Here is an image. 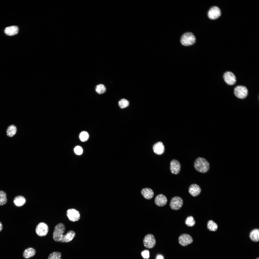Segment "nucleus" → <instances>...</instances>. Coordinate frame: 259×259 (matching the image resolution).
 Segmentation results:
<instances>
[{"label": "nucleus", "instance_id": "16", "mask_svg": "<svg viewBox=\"0 0 259 259\" xmlns=\"http://www.w3.org/2000/svg\"><path fill=\"white\" fill-rule=\"evenodd\" d=\"M75 235V232L73 230L68 231L65 235H63L60 241L62 242H67L71 241Z\"/></svg>", "mask_w": 259, "mask_h": 259}, {"label": "nucleus", "instance_id": "27", "mask_svg": "<svg viewBox=\"0 0 259 259\" xmlns=\"http://www.w3.org/2000/svg\"><path fill=\"white\" fill-rule=\"evenodd\" d=\"M61 256V253L58 252H53L50 254L47 259H62L60 258Z\"/></svg>", "mask_w": 259, "mask_h": 259}, {"label": "nucleus", "instance_id": "34", "mask_svg": "<svg viewBox=\"0 0 259 259\" xmlns=\"http://www.w3.org/2000/svg\"><path fill=\"white\" fill-rule=\"evenodd\" d=\"M256 259H259V258H257Z\"/></svg>", "mask_w": 259, "mask_h": 259}, {"label": "nucleus", "instance_id": "10", "mask_svg": "<svg viewBox=\"0 0 259 259\" xmlns=\"http://www.w3.org/2000/svg\"><path fill=\"white\" fill-rule=\"evenodd\" d=\"M221 14V11L220 9L216 6L212 7L209 10L208 16L209 18L211 19H215L219 17Z\"/></svg>", "mask_w": 259, "mask_h": 259}, {"label": "nucleus", "instance_id": "26", "mask_svg": "<svg viewBox=\"0 0 259 259\" xmlns=\"http://www.w3.org/2000/svg\"><path fill=\"white\" fill-rule=\"evenodd\" d=\"M186 225L189 227H192L195 224V221L193 217L191 216L188 217L185 221Z\"/></svg>", "mask_w": 259, "mask_h": 259}, {"label": "nucleus", "instance_id": "33", "mask_svg": "<svg viewBox=\"0 0 259 259\" xmlns=\"http://www.w3.org/2000/svg\"><path fill=\"white\" fill-rule=\"evenodd\" d=\"M2 224L1 222L0 221V232L2 230Z\"/></svg>", "mask_w": 259, "mask_h": 259}, {"label": "nucleus", "instance_id": "6", "mask_svg": "<svg viewBox=\"0 0 259 259\" xmlns=\"http://www.w3.org/2000/svg\"><path fill=\"white\" fill-rule=\"evenodd\" d=\"M183 203V200L181 198L178 196H175L171 199L170 203V206L172 209L177 210L182 207Z\"/></svg>", "mask_w": 259, "mask_h": 259}, {"label": "nucleus", "instance_id": "5", "mask_svg": "<svg viewBox=\"0 0 259 259\" xmlns=\"http://www.w3.org/2000/svg\"><path fill=\"white\" fill-rule=\"evenodd\" d=\"M143 242L144 245L148 249H151L155 246L156 241L155 238L153 235L148 234L144 237Z\"/></svg>", "mask_w": 259, "mask_h": 259}, {"label": "nucleus", "instance_id": "29", "mask_svg": "<svg viewBox=\"0 0 259 259\" xmlns=\"http://www.w3.org/2000/svg\"><path fill=\"white\" fill-rule=\"evenodd\" d=\"M89 135L88 133L85 131H83L81 132L79 135V138L80 140L82 142H84L87 141L89 138Z\"/></svg>", "mask_w": 259, "mask_h": 259}, {"label": "nucleus", "instance_id": "30", "mask_svg": "<svg viewBox=\"0 0 259 259\" xmlns=\"http://www.w3.org/2000/svg\"><path fill=\"white\" fill-rule=\"evenodd\" d=\"M74 151L76 154L78 155H80L83 152V149L82 147L80 146H76L74 149Z\"/></svg>", "mask_w": 259, "mask_h": 259}, {"label": "nucleus", "instance_id": "2", "mask_svg": "<svg viewBox=\"0 0 259 259\" xmlns=\"http://www.w3.org/2000/svg\"><path fill=\"white\" fill-rule=\"evenodd\" d=\"M65 228L64 224L61 223L58 224L55 227L53 234V239L57 242L60 241Z\"/></svg>", "mask_w": 259, "mask_h": 259}, {"label": "nucleus", "instance_id": "11", "mask_svg": "<svg viewBox=\"0 0 259 259\" xmlns=\"http://www.w3.org/2000/svg\"><path fill=\"white\" fill-rule=\"evenodd\" d=\"M223 78L225 82L229 85H233L236 82L235 76L231 72L228 71L225 72L223 75Z\"/></svg>", "mask_w": 259, "mask_h": 259}, {"label": "nucleus", "instance_id": "28", "mask_svg": "<svg viewBox=\"0 0 259 259\" xmlns=\"http://www.w3.org/2000/svg\"><path fill=\"white\" fill-rule=\"evenodd\" d=\"M129 104L128 101L125 99H121L118 102L119 106L121 108H124L127 107Z\"/></svg>", "mask_w": 259, "mask_h": 259}, {"label": "nucleus", "instance_id": "8", "mask_svg": "<svg viewBox=\"0 0 259 259\" xmlns=\"http://www.w3.org/2000/svg\"><path fill=\"white\" fill-rule=\"evenodd\" d=\"M67 215L69 219L73 222L78 221L80 218V214L79 212L73 208L69 209L67 210Z\"/></svg>", "mask_w": 259, "mask_h": 259}, {"label": "nucleus", "instance_id": "9", "mask_svg": "<svg viewBox=\"0 0 259 259\" xmlns=\"http://www.w3.org/2000/svg\"><path fill=\"white\" fill-rule=\"evenodd\" d=\"M179 242L180 245L185 246L193 242L192 237L187 234H183L180 235L178 238Z\"/></svg>", "mask_w": 259, "mask_h": 259}, {"label": "nucleus", "instance_id": "1", "mask_svg": "<svg viewBox=\"0 0 259 259\" xmlns=\"http://www.w3.org/2000/svg\"><path fill=\"white\" fill-rule=\"evenodd\" d=\"M195 169L200 172L205 173L207 172L210 168V164L205 158L201 157L197 158L194 164Z\"/></svg>", "mask_w": 259, "mask_h": 259}, {"label": "nucleus", "instance_id": "24", "mask_svg": "<svg viewBox=\"0 0 259 259\" xmlns=\"http://www.w3.org/2000/svg\"><path fill=\"white\" fill-rule=\"evenodd\" d=\"M7 202L6 193L3 191L0 190V206L5 204Z\"/></svg>", "mask_w": 259, "mask_h": 259}, {"label": "nucleus", "instance_id": "20", "mask_svg": "<svg viewBox=\"0 0 259 259\" xmlns=\"http://www.w3.org/2000/svg\"><path fill=\"white\" fill-rule=\"evenodd\" d=\"M35 253V250L34 248L32 247L29 248L24 251L23 256L25 259H28L34 256Z\"/></svg>", "mask_w": 259, "mask_h": 259}, {"label": "nucleus", "instance_id": "21", "mask_svg": "<svg viewBox=\"0 0 259 259\" xmlns=\"http://www.w3.org/2000/svg\"><path fill=\"white\" fill-rule=\"evenodd\" d=\"M17 131V128L14 125H11L7 128L6 132L7 136L9 137H12L16 134Z\"/></svg>", "mask_w": 259, "mask_h": 259}, {"label": "nucleus", "instance_id": "15", "mask_svg": "<svg viewBox=\"0 0 259 259\" xmlns=\"http://www.w3.org/2000/svg\"><path fill=\"white\" fill-rule=\"evenodd\" d=\"M153 149L154 152L155 154L158 155H160L164 152L165 147L162 142H159L154 145Z\"/></svg>", "mask_w": 259, "mask_h": 259}, {"label": "nucleus", "instance_id": "25", "mask_svg": "<svg viewBox=\"0 0 259 259\" xmlns=\"http://www.w3.org/2000/svg\"><path fill=\"white\" fill-rule=\"evenodd\" d=\"M95 90L97 93L99 94H102L105 92L106 88L103 84H100L96 86Z\"/></svg>", "mask_w": 259, "mask_h": 259}, {"label": "nucleus", "instance_id": "18", "mask_svg": "<svg viewBox=\"0 0 259 259\" xmlns=\"http://www.w3.org/2000/svg\"><path fill=\"white\" fill-rule=\"evenodd\" d=\"M18 26H12L6 28L4 30V32L7 35L12 36L17 34L18 32Z\"/></svg>", "mask_w": 259, "mask_h": 259}, {"label": "nucleus", "instance_id": "3", "mask_svg": "<svg viewBox=\"0 0 259 259\" xmlns=\"http://www.w3.org/2000/svg\"><path fill=\"white\" fill-rule=\"evenodd\" d=\"M195 36L192 33L187 32L183 34L181 39V42L183 45L188 46L194 44L195 42Z\"/></svg>", "mask_w": 259, "mask_h": 259}, {"label": "nucleus", "instance_id": "13", "mask_svg": "<svg viewBox=\"0 0 259 259\" xmlns=\"http://www.w3.org/2000/svg\"><path fill=\"white\" fill-rule=\"evenodd\" d=\"M167 201L166 197L164 195L161 194L158 195L156 197L154 202L157 206H163L166 204Z\"/></svg>", "mask_w": 259, "mask_h": 259}, {"label": "nucleus", "instance_id": "23", "mask_svg": "<svg viewBox=\"0 0 259 259\" xmlns=\"http://www.w3.org/2000/svg\"><path fill=\"white\" fill-rule=\"evenodd\" d=\"M207 229L210 231H215L218 228L217 224L212 220L209 221L207 224Z\"/></svg>", "mask_w": 259, "mask_h": 259}, {"label": "nucleus", "instance_id": "19", "mask_svg": "<svg viewBox=\"0 0 259 259\" xmlns=\"http://www.w3.org/2000/svg\"><path fill=\"white\" fill-rule=\"evenodd\" d=\"M26 199L25 198L21 195H18L14 198L13 202L14 205L18 207H20L23 205L25 203Z\"/></svg>", "mask_w": 259, "mask_h": 259}, {"label": "nucleus", "instance_id": "22", "mask_svg": "<svg viewBox=\"0 0 259 259\" xmlns=\"http://www.w3.org/2000/svg\"><path fill=\"white\" fill-rule=\"evenodd\" d=\"M250 239L252 241L258 242L259 240V230L258 229H255L252 230L250 234Z\"/></svg>", "mask_w": 259, "mask_h": 259}, {"label": "nucleus", "instance_id": "31", "mask_svg": "<svg viewBox=\"0 0 259 259\" xmlns=\"http://www.w3.org/2000/svg\"><path fill=\"white\" fill-rule=\"evenodd\" d=\"M142 256L144 259H148L149 257V251L147 250H145L142 251L141 253Z\"/></svg>", "mask_w": 259, "mask_h": 259}, {"label": "nucleus", "instance_id": "7", "mask_svg": "<svg viewBox=\"0 0 259 259\" xmlns=\"http://www.w3.org/2000/svg\"><path fill=\"white\" fill-rule=\"evenodd\" d=\"M48 230V227L47 225L45 223L41 222L37 225L35 229V232L39 236H43L47 235Z\"/></svg>", "mask_w": 259, "mask_h": 259}, {"label": "nucleus", "instance_id": "32", "mask_svg": "<svg viewBox=\"0 0 259 259\" xmlns=\"http://www.w3.org/2000/svg\"><path fill=\"white\" fill-rule=\"evenodd\" d=\"M156 259H163V256L161 255H159L157 256Z\"/></svg>", "mask_w": 259, "mask_h": 259}, {"label": "nucleus", "instance_id": "4", "mask_svg": "<svg viewBox=\"0 0 259 259\" xmlns=\"http://www.w3.org/2000/svg\"><path fill=\"white\" fill-rule=\"evenodd\" d=\"M234 93L235 96L237 98L240 99H243L247 95L248 91L245 86H238L235 88Z\"/></svg>", "mask_w": 259, "mask_h": 259}, {"label": "nucleus", "instance_id": "14", "mask_svg": "<svg viewBox=\"0 0 259 259\" xmlns=\"http://www.w3.org/2000/svg\"><path fill=\"white\" fill-rule=\"evenodd\" d=\"M188 191L191 195L195 197L197 196L200 194L201 189L199 185L196 184H193L189 186Z\"/></svg>", "mask_w": 259, "mask_h": 259}, {"label": "nucleus", "instance_id": "12", "mask_svg": "<svg viewBox=\"0 0 259 259\" xmlns=\"http://www.w3.org/2000/svg\"><path fill=\"white\" fill-rule=\"evenodd\" d=\"M181 168V164L178 160L173 159L171 161L170 170L172 173L176 175L178 174L180 172Z\"/></svg>", "mask_w": 259, "mask_h": 259}, {"label": "nucleus", "instance_id": "17", "mask_svg": "<svg viewBox=\"0 0 259 259\" xmlns=\"http://www.w3.org/2000/svg\"><path fill=\"white\" fill-rule=\"evenodd\" d=\"M141 193L144 198L147 200L151 199L154 195L153 190L151 189L148 188H143L141 190Z\"/></svg>", "mask_w": 259, "mask_h": 259}]
</instances>
